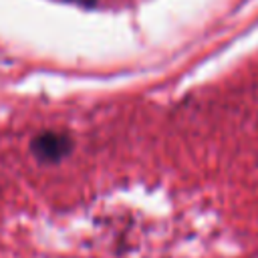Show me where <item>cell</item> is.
Returning <instances> with one entry per match:
<instances>
[{"label": "cell", "instance_id": "obj_2", "mask_svg": "<svg viewBox=\"0 0 258 258\" xmlns=\"http://www.w3.org/2000/svg\"><path fill=\"white\" fill-rule=\"evenodd\" d=\"M71 2H75V4H81V6H93L97 0H71Z\"/></svg>", "mask_w": 258, "mask_h": 258}, {"label": "cell", "instance_id": "obj_1", "mask_svg": "<svg viewBox=\"0 0 258 258\" xmlns=\"http://www.w3.org/2000/svg\"><path fill=\"white\" fill-rule=\"evenodd\" d=\"M73 137L62 131H40L30 141L32 155L42 163H58L73 151Z\"/></svg>", "mask_w": 258, "mask_h": 258}]
</instances>
